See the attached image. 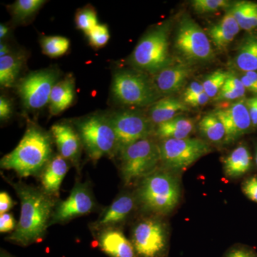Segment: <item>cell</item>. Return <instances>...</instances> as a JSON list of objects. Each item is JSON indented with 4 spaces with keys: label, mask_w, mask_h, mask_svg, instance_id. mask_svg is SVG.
Listing matches in <instances>:
<instances>
[{
    "label": "cell",
    "mask_w": 257,
    "mask_h": 257,
    "mask_svg": "<svg viewBox=\"0 0 257 257\" xmlns=\"http://www.w3.org/2000/svg\"><path fill=\"white\" fill-rule=\"evenodd\" d=\"M180 183L175 174L157 170L142 179L138 199L145 210L157 214H168L178 205Z\"/></svg>",
    "instance_id": "3"
},
{
    "label": "cell",
    "mask_w": 257,
    "mask_h": 257,
    "mask_svg": "<svg viewBox=\"0 0 257 257\" xmlns=\"http://www.w3.org/2000/svg\"><path fill=\"white\" fill-rule=\"evenodd\" d=\"M224 85L231 88L235 92L239 93L242 97L245 95L246 89L243 87L241 79L239 78L233 72H229V76H228L227 79H226V82H225Z\"/></svg>",
    "instance_id": "37"
},
{
    "label": "cell",
    "mask_w": 257,
    "mask_h": 257,
    "mask_svg": "<svg viewBox=\"0 0 257 257\" xmlns=\"http://www.w3.org/2000/svg\"><path fill=\"white\" fill-rule=\"evenodd\" d=\"M75 82L72 75L58 81L51 92L49 109L52 115H58L72 105L74 99Z\"/></svg>",
    "instance_id": "22"
},
{
    "label": "cell",
    "mask_w": 257,
    "mask_h": 257,
    "mask_svg": "<svg viewBox=\"0 0 257 257\" xmlns=\"http://www.w3.org/2000/svg\"><path fill=\"white\" fill-rule=\"evenodd\" d=\"M253 126H257V96L245 100Z\"/></svg>",
    "instance_id": "42"
},
{
    "label": "cell",
    "mask_w": 257,
    "mask_h": 257,
    "mask_svg": "<svg viewBox=\"0 0 257 257\" xmlns=\"http://www.w3.org/2000/svg\"><path fill=\"white\" fill-rule=\"evenodd\" d=\"M256 165H257V152H256Z\"/></svg>",
    "instance_id": "51"
},
{
    "label": "cell",
    "mask_w": 257,
    "mask_h": 257,
    "mask_svg": "<svg viewBox=\"0 0 257 257\" xmlns=\"http://www.w3.org/2000/svg\"><path fill=\"white\" fill-rule=\"evenodd\" d=\"M169 32L170 25L163 24L152 29L141 39L130 58L135 69L155 75L170 65Z\"/></svg>",
    "instance_id": "6"
},
{
    "label": "cell",
    "mask_w": 257,
    "mask_h": 257,
    "mask_svg": "<svg viewBox=\"0 0 257 257\" xmlns=\"http://www.w3.org/2000/svg\"><path fill=\"white\" fill-rule=\"evenodd\" d=\"M158 145L160 164L172 173L187 170L211 152L209 144L197 138L162 140Z\"/></svg>",
    "instance_id": "8"
},
{
    "label": "cell",
    "mask_w": 257,
    "mask_h": 257,
    "mask_svg": "<svg viewBox=\"0 0 257 257\" xmlns=\"http://www.w3.org/2000/svg\"><path fill=\"white\" fill-rule=\"evenodd\" d=\"M117 140V154L132 144L150 138L154 124L148 116L133 111H118L108 114Z\"/></svg>",
    "instance_id": "12"
},
{
    "label": "cell",
    "mask_w": 257,
    "mask_h": 257,
    "mask_svg": "<svg viewBox=\"0 0 257 257\" xmlns=\"http://www.w3.org/2000/svg\"><path fill=\"white\" fill-rule=\"evenodd\" d=\"M203 92H204V89L202 84L198 82H193L186 89L185 92L184 93L183 99L192 97V96L197 95V94Z\"/></svg>",
    "instance_id": "43"
},
{
    "label": "cell",
    "mask_w": 257,
    "mask_h": 257,
    "mask_svg": "<svg viewBox=\"0 0 257 257\" xmlns=\"http://www.w3.org/2000/svg\"><path fill=\"white\" fill-rule=\"evenodd\" d=\"M135 206V198L130 193H123L111 203L100 217L94 224L96 229H109L124 222L128 217Z\"/></svg>",
    "instance_id": "16"
},
{
    "label": "cell",
    "mask_w": 257,
    "mask_h": 257,
    "mask_svg": "<svg viewBox=\"0 0 257 257\" xmlns=\"http://www.w3.org/2000/svg\"><path fill=\"white\" fill-rule=\"evenodd\" d=\"M77 28L87 33L98 24L97 15L95 10L91 5L77 10L75 15Z\"/></svg>",
    "instance_id": "31"
},
{
    "label": "cell",
    "mask_w": 257,
    "mask_h": 257,
    "mask_svg": "<svg viewBox=\"0 0 257 257\" xmlns=\"http://www.w3.org/2000/svg\"><path fill=\"white\" fill-rule=\"evenodd\" d=\"M119 155L121 175L126 184L151 175L160 164L158 144L150 138L128 145Z\"/></svg>",
    "instance_id": "7"
},
{
    "label": "cell",
    "mask_w": 257,
    "mask_h": 257,
    "mask_svg": "<svg viewBox=\"0 0 257 257\" xmlns=\"http://www.w3.org/2000/svg\"><path fill=\"white\" fill-rule=\"evenodd\" d=\"M226 257H256L248 250L243 249V248H234L231 250L226 254Z\"/></svg>",
    "instance_id": "45"
},
{
    "label": "cell",
    "mask_w": 257,
    "mask_h": 257,
    "mask_svg": "<svg viewBox=\"0 0 257 257\" xmlns=\"http://www.w3.org/2000/svg\"><path fill=\"white\" fill-rule=\"evenodd\" d=\"M251 165V156L248 149L243 145L235 148L225 158V175L229 178H237L246 174Z\"/></svg>",
    "instance_id": "24"
},
{
    "label": "cell",
    "mask_w": 257,
    "mask_h": 257,
    "mask_svg": "<svg viewBox=\"0 0 257 257\" xmlns=\"http://www.w3.org/2000/svg\"><path fill=\"white\" fill-rule=\"evenodd\" d=\"M111 94L116 102L128 106H151L160 93L147 73L138 69L116 71L111 82Z\"/></svg>",
    "instance_id": "4"
},
{
    "label": "cell",
    "mask_w": 257,
    "mask_h": 257,
    "mask_svg": "<svg viewBox=\"0 0 257 257\" xmlns=\"http://www.w3.org/2000/svg\"><path fill=\"white\" fill-rule=\"evenodd\" d=\"M96 243L103 252L110 257H140L132 241L114 227L102 230Z\"/></svg>",
    "instance_id": "17"
},
{
    "label": "cell",
    "mask_w": 257,
    "mask_h": 257,
    "mask_svg": "<svg viewBox=\"0 0 257 257\" xmlns=\"http://www.w3.org/2000/svg\"><path fill=\"white\" fill-rule=\"evenodd\" d=\"M25 57L20 53H11L0 57V84L2 87H12L18 81L23 68Z\"/></svg>",
    "instance_id": "25"
},
{
    "label": "cell",
    "mask_w": 257,
    "mask_h": 257,
    "mask_svg": "<svg viewBox=\"0 0 257 257\" xmlns=\"http://www.w3.org/2000/svg\"><path fill=\"white\" fill-rule=\"evenodd\" d=\"M47 1L43 0H18L10 6L15 21H25L36 14Z\"/></svg>",
    "instance_id": "28"
},
{
    "label": "cell",
    "mask_w": 257,
    "mask_h": 257,
    "mask_svg": "<svg viewBox=\"0 0 257 257\" xmlns=\"http://www.w3.org/2000/svg\"><path fill=\"white\" fill-rule=\"evenodd\" d=\"M40 42L42 52L52 58L65 55L70 47L69 39L62 36H44Z\"/></svg>",
    "instance_id": "29"
},
{
    "label": "cell",
    "mask_w": 257,
    "mask_h": 257,
    "mask_svg": "<svg viewBox=\"0 0 257 257\" xmlns=\"http://www.w3.org/2000/svg\"><path fill=\"white\" fill-rule=\"evenodd\" d=\"M52 137L34 124L27 128L18 146L2 158V169L26 178L42 172L52 158Z\"/></svg>",
    "instance_id": "2"
},
{
    "label": "cell",
    "mask_w": 257,
    "mask_h": 257,
    "mask_svg": "<svg viewBox=\"0 0 257 257\" xmlns=\"http://www.w3.org/2000/svg\"><path fill=\"white\" fill-rule=\"evenodd\" d=\"M241 28L233 15L229 11L221 18L220 21L213 25L208 30V35L211 42L219 50H225L236 35Z\"/></svg>",
    "instance_id": "21"
},
{
    "label": "cell",
    "mask_w": 257,
    "mask_h": 257,
    "mask_svg": "<svg viewBox=\"0 0 257 257\" xmlns=\"http://www.w3.org/2000/svg\"><path fill=\"white\" fill-rule=\"evenodd\" d=\"M241 189L250 200L257 203V177H249L243 182Z\"/></svg>",
    "instance_id": "35"
},
{
    "label": "cell",
    "mask_w": 257,
    "mask_h": 257,
    "mask_svg": "<svg viewBox=\"0 0 257 257\" xmlns=\"http://www.w3.org/2000/svg\"><path fill=\"white\" fill-rule=\"evenodd\" d=\"M229 72L217 70L208 75L202 83L204 92L209 98H215L229 76Z\"/></svg>",
    "instance_id": "30"
},
{
    "label": "cell",
    "mask_w": 257,
    "mask_h": 257,
    "mask_svg": "<svg viewBox=\"0 0 257 257\" xmlns=\"http://www.w3.org/2000/svg\"><path fill=\"white\" fill-rule=\"evenodd\" d=\"M194 128V120L178 116L170 121L157 125L155 134L161 140L168 139L182 140L189 138Z\"/></svg>",
    "instance_id": "23"
},
{
    "label": "cell",
    "mask_w": 257,
    "mask_h": 257,
    "mask_svg": "<svg viewBox=\"0 0 257 257\" xmlns=\"http://www.w3.org/2000/svg\"><path fill=\"white\" fill-rule=\"evenodd\" d=\"M51 135L55 140L59 155L78 167L82 144L75 127L68 123H57L51 128Z\"/></svg>",
    "instance_id": "15"
},
{
    "label": "cell",
    "mask_w": 257,
    "mask_h": 257,
    "mask_svg": "<svg viewBox=\"0 0 257 257\" xmlns=\"http://www.w3.org/2000/svg\"><path fill=\"white\" fill-rule=\"evenodd\" d=\"M210 98L208 96L205 92L201 93L197 95L192 96V97L185 98L183 101L187 105L198 106L205 105L209 101Z\"/></svg>",
    "instance_id": "40"
},
{
    "label": "cell",
    "mask_w": 257,
    "mask_h": 257,
    "mask_svg": "<svg viewBox=\"0 0 257 257\" xmlns=\"http://www.w3.org/2000/svg\"><path fill=\"white\" fill-rule=\"evenodd\" d=\"M21 202V212L16 229L7 240L26 246L42 241L50 226L55 209L51 196L31 186L13 184Z\"/></svg>",
    "instance_id": "1"
},
{
    "label": "cell",
    "mask_w": 257,
    "mask_h": 257,
    "mask_svg": "<svg viewBox=\"0 0 257 257\" xmlns=\"http://www.w3.org/2000/svg\"><path fill=\"white\" fill-rule=\"evenodd\" d=\"M254 3L249 1H239L232 3L228 11L233 15L239 24L241 30H246L247 20Z\"/></svg>",
    "instance_id": "33"
},
{
    "label": "cell",
    "mask_w": 257,
    "mask_h": 257,
    "mask_svg": "<svg viewBox=\"0 0 257 257\" xmlns=\"http://www.w3.org/2000/svg\"><path fill=\"white\" fill-rule=\"evenodd\" d=\"M241 82H242L243 87H245L246 90L249 91V92L253 93V94H256L257 95V87L249 79L246 77L245 74H243L241 77Z\"/></svg>",
    "instance_id": "46"
},
{
    "label": "cell",
    "mask_w": 257,
    "mask_h": 257,
    "mask_svg": "<svg viewBox=\"0 0 257 257\" xmlns=\"http://www.w3.org/2000/svg\"><path fill=\"white\" fill-rule=\"evenodd\" d=\"M193 9L199 14L215 13L223 9L229 10L231 3L227 0H194Z\"/></svg>",
    "instance_id": "32"
},
{
    "label": "cell",
    "mask_w": 257,
    "mask_h": 257,
    "mask_svg": "<svg viewBox=\"0 0 257 257\" xmlns=\"http://www.w3.org/2000/svg\"><path fill=\"white\" fill-rule=\"evenodd\" d=\"M243 74H245L257 87V72H244Z\"/></svg>",
    "instance_id": "49"
},
{
    "label": "cell",
    "mask_w": 257,
    "mask_h": 257,
    "mask_svg": "<svg viewBox=\"0 0 257 257\" xmlns=\"http://www.w3.org/2000/svg\"><path fill=\"white\" fill-rule=\"evenodd\" d=\"M85 34L88 37L89 45L96 50L105 46L110 38L108 27L101 24H97Z\"/></svg>",
    "instance_id": "34"
},
{
    "label": "cell",
    "mask_w": 257,
    "mask_h": 257,
    "mask_svg": "<svg viewBox=\"0 0 257 257\" xmlns=\"http://www.w3.org/2000/svg\"><path fill=\"white\" fill-rule=\"evenodd\" d=\"M241 98H242V96L240 95L239 93L235 92L231 88L224 85L217 96L214 98V101L236 100V99H239Z\"/></svg>",
    "instance_id": "38"
},
{
    "label": "cell",
    "mask_w": 257,
    "mask_h": 257,
    "mask_svg": "<svg viewBox=\"0 0 257 257\" xmlns=\"http://www.w3.org/2000/svg\"><path fill=\"white\" fill-rule=\"evenodd\" d=\"M1 257H15V256H12V255L10 254L9 253L6 252V251H3V250H2Z\"/></svg>",
    "instance_id": "50"
},
{
    "label": "cell",
    "mask_w": 257,
    "mask_h": 257,
    "mask_svg": "<svg viewBox=\"0 0 257 257\" xmlns=\"http://www.w3.org/2000/svg\"><path fill=\"white\" fill-rule=\"evenodd\" d=\"M9 31L10 29L7 25L1 24V25H0V39L3 40V39L8 35Z\"/></svg>",
    "instance_id": "48"
},
{
    "label": "cell",
    "mask_w": 257,
    "mask_h": 257,
    "mask_svg": "<svg viewBox=\"0 0 257 257\" xmlns=\"http://www.w3.org/2000/svg\"><path fill=\"white\" fill-rule=\"evenodd\" d=\"M15 204L10 194L6 192L0 193V214H5L10 211Z\"/></svg>",
    "instance_id": "41"
},
{
    "label": "cell",
    "mask_w": 257,
    "mask_h": 257,
    "mask_svg": "<svg viewBox=\"0 0 257 257\" xmlns=\"http://www.w3.org/2000/svg\"><path fill=\"white\" fill-rule=\"evenodd\" d=\"M69 168V162L60 155L52 157L42 172V191L51 197L58 196L61 184Z\"/></svg>",
    "instance_id": "19"
},
{
    "label": "cell",
    "mask_w": 257,
    "mask_h": 257,
    "mask_svg": "<svg viewBox=\"0 0 257 257\" xmlns=\"http://www.w3.org/2000/svg\"><path fill=\"white\" fill-rule=\"evenodd\" d=\"M214 113L224 125L226 144L234 143L248 133L252 124L245 100L235 101L229 107L217 109Z\"/></svg>",
    "instance_id": "14"
},
{
    "label": "cell",
    "mask_w": 257,
    "mask_h": 257,
    "mask_svg": "<svg viewBox=\"0 0 257 257\" xmlns=\"http://www.w3.org/2000/svg\"><path fill=\"white\" fill-rule=\"evenodd\" d=\"M199 130L202 136L211 143L224 142L226 132L224 125L214 112L205 115L200 120Z\"/></svg>",
    "instance_id": "27"
},
{
    "label": "cell",
    "mask_w": 257,
    "mask_h": 257,
    "mask_svg": "<svg viewBox=\"0 0 257 257\" xmlns=\"http://www.w3.org/2000/svg\"><path fill=\"white\" fill-rule=\"evenodd\" d=\"M18 223L10 213H5L0 216V232H11L16 229Z\"/></svg>",
    "instance_id": "36"
},
{
    "label": "cell",
    "mask_w": 257,
    "mask_h": 257,
    "mask_svg": "<svg viewBox=\"0 0 257 257\" xmlns=\"http://www.w3.org/2000/svg\"><path fill=\"white\" fill-rule=\"evenodd\" d=\"M235 64L243 72L257 71V36L245 39L234 59Z\"/></svg>",
    "instance_id": "26"
},
{
    "label": "cell",
    "mask_w": 257,
    "mask_h": 257,
    "mask_svg": "<svg viewBox=\"0 0 257 257\" xmlns=\"http://www.w3.org/2000/svg\"><path fill=\"white\" fill-rule=\"evenodd\" d=\"M175 45L177 52L191 62H209L214 57L207 35L194 20L187 15L179 21Z\"/></svg>",
    "instance_id": "9"
},
{
    "label": "cell",
    "mask_w": 257,
    "mask_h": 257,
    "mask_svg": "<svg viewBox=\"0 0 257 257\" xmlns=\"http://www.w3.org/2000/svg\"><path fill=\"white\" fill-rule=\"evenodd\" d=\"M165 224L155 218L139 221L132 232V243L140 257H162L167 251Z\"/></svg>",
    "instance_id": "11"
},
{
    "label": "cell",
    "mask_w": 257,
    "mask_h": 257,
    "mask_svg": "<svg viewBox=\"0 0 257 257\" xmlns=\"http://www.w3.org/2000/svg\"><path fill=\"white\" fill-rule=\"evenodd\" d=\"M11 52L9 45L5 42H1V44H0V57L10 55Z\"/></svg>",
    "instance_id": "47"
},
{
    "label": "cell",
    "mask_w": 257,
    "mask_h": 257,
    "mask_svg": "<svg viewBox=\"0 0 257 257\" xmlns=\"http://www.w3.org/2000/svg\"><path fill=\"white\" fill-rule=\"evenodd\" d=\"M189 110V106L183 101L173 96H167L150 106L148 117L154 126H157Z\"/></svg>",
    "instance_id": "20"
},
{
    "label": "cell",
    "mask_w": 257,
    "mask_h": 257,
    "mask_svg": "<svg viewBox=\"0 0 257 257\" xmlns=\"http://www.w3.org/2000/svg\"><path fill=\"white\" fill-rule=\"evenodd\" d=\"M13 114V105L8 98L4 96L0 97V119L2 121L10 119Z\"/></svg>",
    "instance_id": "39"
},
{
    "label": "cell",
    "mask_w": 257,
    "mask_h": 257,
    "mask_svg": "<svg viewBox=\"0 0 257 257\" xmlns=\"http://www.w3.org/2000/svg\"><path fill=\"white\" fill-rule=\"evenodd\" d=\"M192 73V69L187 64L170 65L155 74L153 81L160 94H170L183 87Z\"/></svg>",
    "instance_id": "18"
},
{
    "label": "cell",
    "mask_w": 257,
    "mask_h": 257,
    "mask_svg": "<svg viewBox=\"0 0 257 257\" xmlns=\"http://www.w3.org/2000/svg\"><path fill=\"white\" fill-rule=\"evenodd\" d=\"M55 69L30 72L18 83V92L24 106L29 110H39L49 104L51 92L58 82Z\"/></svg>",
    "instance_id": "10"
},
{
    "label": "cell",
    "mask_w": 257,
    "mask_h": 257,
    "mask_svg": "<svg viewBox=\"0 0 257 257\" xmlns=\"http://www.w3.org/2000/svg\"><path fill=\"white\" fill-rule=\"evenodd\" d=\"M88 157L96 162L117 154V140L108 115L92 114L74 122Z\"/></svg>",
    "instance_id": "5"
},
{
    "label": "cell",
    "mask_w": 257,
    "mask_h": 257,
    "mask_svg": "<svg viewBox=\"0 0 257 257\" xmlns=\"http://www.w3.org/2000/svg\"><path fill=\"white\" fill-rule=\"evenodd\" d=\"M257 29V3H254L247 20L246 31H252Z\"/></svg>",
    "instance_id": "44"
},
{
    "label": "cell",
    "mask_w": 257,
    "mask_h": 257,
    "mask_svg": "<svg viewBox=\"0 0 257 257\" xmlns=\"http://www.w3.org/2000/svg\"><path fill=\"white\" fill-rule=\"evenodd\" d=\"M96 206L95 199L89 185L77 182L67 199L55 206L50 225L86 215L94 211Z\"/></svg>",
    "instance_id": "13"
}]
</instances>
